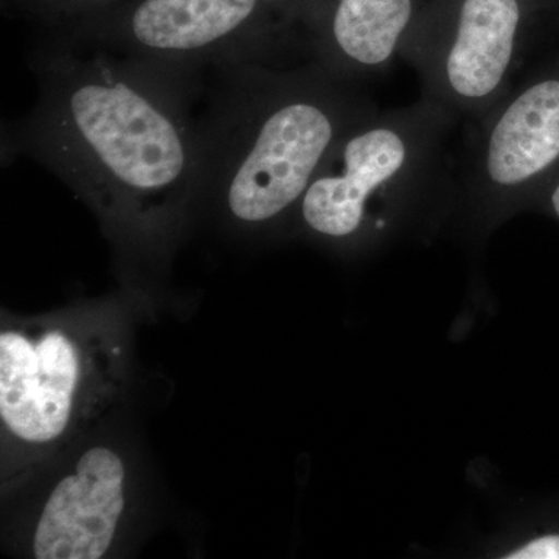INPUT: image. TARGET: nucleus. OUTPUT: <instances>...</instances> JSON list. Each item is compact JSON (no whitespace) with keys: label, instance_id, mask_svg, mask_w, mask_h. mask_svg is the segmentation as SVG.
Listing matches in <instances>:
<instances>
[{"label":"nucleus","instance_id":"obj_1","mask_svg":"<svg viewBox=\"0 0 559 559\" xmlns=\"http://www.w3.org/2000/svg\"><path fill=\"white\" fill-rule=\"evenodd\" d=\"M38 102L21 146L97 213L121 248H173L200 190L201 73L61 46L33 60Z\"/></svg>","mask_w":559,"mask_h":559},{"label":"nucleus","instance_id":"obj_2","mask_svg":"<svg viewBox=\"0 0 559 559\" xmlns=\"http://www.w3.org/2000/svg\"><path fill=\"white\" fill-rule=\"evenodd\" d=\"M200 116L197 210L241 230L296 215L330 151L378 109L366 83L319 62H245L215 70Z\"/></svg>","mask_w":559,"mask_h":559},{"label":"nucleus","instance_id":"obj_3","mask_svg":"<svg viewBox=\"0 0 559 559\" xmlns=\"http://www.w3.org/2000/svg\"><path fill=\"white\" fill-rule=\"evenodd\" d=\"M120 312L75 308L3 319L0 437L3 491L62 454L119 399L128 367Z\"/></svg>","mask_w":559,"mask_h":559},{"label":"nucleus","instance_id":"obj_4","mask_svg":"<svg viewBox=\"0 0 559 559\" xmlns=\"http://www.w3.org/2000/svg\"><path fill=\"white\" fill-rule=\"evenodd\" d=\"M459 121L419 97L404 108H378L330 151L301 198L305 229L330 241L388 230L399 210L433 191L454 189L450 140Z\"/></svg>","mask_w":559,"mask_h":559},{"label":"nucleus","instance_id":"obj_5","mask_svg":"<svg viewBox=\"0 0 559 559\" xmlns=\"http://www.w3.org/2000/svg\"><path fill=\"white\" fill-rule=\"evenodd\" d=\"M524 0H460L447 22H415L401 47L421 81V97L471 124L514 86L530 53Z\"/></svg>","mask_w":559,"mask_h":559},{"label":"nucleus","instance_id":"obj_6","mask_svg":"<svg viewBox=\"0 0 559 559\" xmlns=\"http://www.w3.org/2000/svg\"><path fill=\"white\" fill-rule=\"evenodd\" d=\"M465 127L454 189L477 207L535 201L559 173V53Z\"/></svg>","mask_w":559,"mask_h":559},{"label":"nucleus","instance_id":"obj_7","mask_svg":"<svg viewBox=\"0 0 559 559\" xmlns=\"http://www.w3.org/2000/svg\"><path fill=\"white\" fill-rule=\"evenodd\" d=\"M260 0H143L98 49L202 73L245 62L280 64L259 36L250 35Z\"/></svg>","mask_w":559,"mask_h":559},{"label":"nucleus","instance_id":"obj_8","mask_svg":"<svg viewBox=\"0 0 559 559\" xmlns=\"http://www.w3.org/2000/svg\"><path fill=\"white\" fill-rule=\"evenodd\" d=\"M128 466L120 452L92 447L51 488L31 536L36 559L108 557L128 510Z\"/></svg>","mask_w":559,"mask_h":559},{"label":"nucleus","instance_id":"obj_9","mask_svg":"<svg viewBox=\"0 0 559 559\" xmlns=\"http://www.w3.org/2000/svg\"><path fill=\"white\" fill-rule=\"evenodd\" d=\"M415 14V0H337L312 39V61L366 83L400 58Z\"/></svg>","mask_w":559,"mask_h":559},{"label":"nucleus","instance_id":"obj_10","mask_svg":"<svg viewBox=\"0 0 559 559\" xmlns=\"http://www.w3.org/2000/svg\"><path fill=\"white\" fill-rule=\"evenodd\" d=\"M509 559H559V535H546L513 551Z\"/></svg>","mask_w":559,"mask_h":559},{"label":"nucleus","instance_id":"obj_11","mask_svg":"<svg viewBox=\"0 0 559 559\" xmlns=\"http://www.w3.org/2000/svg\"><path fill=\"white\" fill-rule=\"evenodd\" d=\"M533 202H536L543 209L549 210L551 215L559 219V173Z\"/></svg>","mask_w":559,"mask_h":559},{"label":"nucleus","instance_id":"obj_12","mask_svg":"<svg viewBox=\"0 0 559 559\" xmlns=\"http://www.w3.org/2000/svg\"><path fill=\"white\" fill-rule=\"evenodd\" d=\"M558 53H559V50H558Z\"/></svg>","mask_w":559,"mask_h":559}]
</instances>
